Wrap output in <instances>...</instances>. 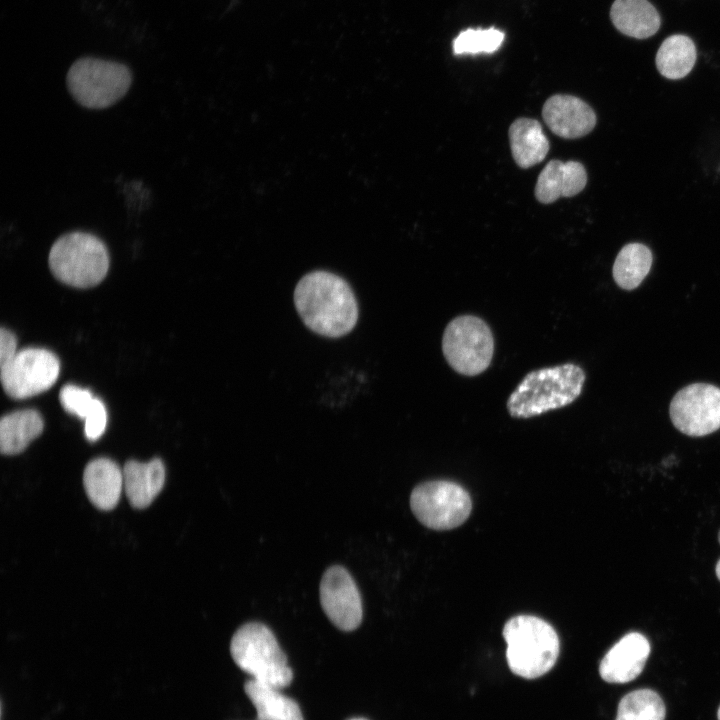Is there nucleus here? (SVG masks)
<instances>
[{"label": "nucleus", "instance_id": "28", "mask_svg": "<svg viewBox=\"0 0 720 720\" xmlns=\"http://www.w3.org/2000/svg\"><path fill=\"white\" fill-rule=\"evenodd\" d=\"M716 576L720 580V559L718 560L715 568Z\"/></svg>", "mask_w": 720, "mask_h": 720}, {"label": "nucleus", "instance_id": "26", "mask_svg": "<svg viewBox=\"0 0 720 720\" xmlns=\"http://www.w3.org/2000/svg\"><path fill=\"white\" fill-rule=\"evenodd\" d=\"M107 424V412L102 401L95 410L85 419V435L90 441H95L104 433Z\"/></svg>", "mask_w": 720, "mask_h": 720}, {"label": "nucleus", "instance_id": "2", "mask_svg": "<svg viewBox=\"0 0 720 720\" xmlns=\"http://www.w3.org/2000/svg\"><path fill=\"white\" fill-rule=\"evenodd\" d=\"M586 375L577 364L533 370L510 394L506 407L513 418H530L565 407L581 394Z\"/></svg>", "mask_w": 720, "mask_h": 720}, {"label": "nucleus", "instance_id": "25", "mask_svg": "<svg viewBox=\"0 0 720 720\" xmlns=\"http://www.w3.org/2000/svg\"><path fill=\"white\" fill-rule=\"evenodd\" d=\"M59 400L70 414L86 419L98 406L101 400L94 398L88 389L69 384L64 386L59 393Z\"/></svg>", "mask_w": 720, "mask_h": 720}, {"label": "nucleus", "instance_id": "20", "mask_svg": "<svg viewBox=\"0 0 720 720\" xmlns=\"http://www.w3.org/2000/svg\"><path fill=\"white\" fill-rule=\"evenodd\" d=\"M244 691L256 709L255 720H304L298 703L280 689L249 679Z\"/></svg>", "mask_w": 720, "mask_h": 720}, {"label": "nucleus", "instance_id": "18", "mask_svg": "<svg viewBox=\"0 0 720 720\" xmlns=\"http://www.w3.org/2000/svg\"><path fill=\"white\" fill-rule=\"evenodd\" d=\"M512 156L521 168L540 163L549 151V141L541 124L534 119L518 118L509 128Z\"/></svg>", "mask_w": 720, "mask_h": 720}, {"label": "nucleus", "instance_id": "31", "mask_svg": "<svg viewBox=\"0 0 720 720\" xmlns=\"http://www.w3.org/2000/svg\"><path fill=\"white\" fill-rule=\"evenodd\" d=\"M718 540H719V542H720V532H719V535H718Z\"/></svg>", "mask_w": 720, "mask_h": 720}, {"label": "nucleus", "instance_id": "9", "mask_svg": "<svg viewBox=\"0 0 720 720\" xmlns=\"http://www.w3.org/2000/svg\"><path fill=\"white\" fill-rule=\"evenodd\" d=\"M59 371L60 362L51 351L26 348L0 366V379L8 396L23 399L49 389L56 382Z\"/></svg>", "mask_w": 720, "mask_h": 720}, {"label": "nucleus", "instance_id": "6", "mask_svg": "<svg viewBox=\"0 0 720 720\" xmlns=\"http://www.w3.org/2000/svg\"><path fill=\"white\" fill-rule=\"evenodd\" d=\"M132 74L123 64L97 58L76 60L66 76L74 100L89 109H104L119 101L129 90Z\"/></svg>", "mask_w": 720, "mask_h": 720}, {"label": "nucleus", "instance_id": "4", "mask_svg": "<svg viewBox=\"0 0 720 720\" xmlns=\"http://www.w3.org/2000/svg\"><path fill=\"white\" fill-rule=\"evenodd\" d=\"M230 652L236 665L251 679L280 690L293 680L286 655L273 632L262 623L242 625L231 639Z\"/></svg>", "mask_w": 720, "mask_h": 720}, {"label": "nucleus", "instance_id": "27", "mask_svg": "<svg viewBox=\"0 0 720 720\" xmlns=\"http://www.w3.org/2000/svg\"><path fill=\"white\" fill-rule=\"evenodd\" d=\"M17 340L15 335L5 329H0V366L9 362L17 353Z\"/></svg>", "mask_w": 720, "mask_h": 720}, {"label": "nucleus", "instance_id": "8", "mask_svg": "<svg viewBox=\"0 0 720 720\" xmlns=\"http://www.w3.org/2000/svg\"><path fill=\"white\" fill-rule=\"evenodd\" d=\"M410 507L424 526L450 530L469 517L472 502L469 493L451 481H428L417 485L410 496Z\"/></svg>", "mask_w": 720, "mask_h": 720}, {"label": "nucleus", "instance_id": "22", "mask_svg": "<svg viewBox=\"0 0 720 720\" xmlns=\"http://www.w3.org/2000/svg\"><path fill=\"white\" fill-rule=\"evenodd\" d=\"M653 262L651 250L633 242L621 248L612 268L615 283L624 290L636 289L648 275Z\"/></svg>", "mask_w": 720, "mask_h": 720}, {"label": "nucleus", "instance_id": "1", "mask_svg": "<svg viewBox=\"0 0 720 720\" xmlns=\"http://www.w3.org/2000/svg\"><path fill=\"white\" fill-rule=\"evenodd\" d=\"M294 302L304 324L322 336H343L358 320L351 287L331 272L313 271L302 277L294 291Z\"/></svg>", "mask_w": 720, "mask_h": 720}, {"label": "nucleus", "instance_id": "30", "mask_svg": "<svg viewBox=\"0 0 720 720\" xmlns=\"http://www.w3.org/2000/svg\"><path fill=\"white\" fill-rule=\"evenodd\" d=\"M717 717H718V720H720V707H719L718 712H717Z\"/></svg>", "mask_w": 720, "mask_h": 720}, {"label": "nucleus", "instance_id": "3", "mask_svg": "<svg viewBox=\"0 0 720 720\" xmlns=\"http://www.w3.org/2000/svg\"><path fill=\"white\" fill-rule=\"evenodd\" d=\"M507 643L506 659L510 670L526 679L538 678L555 665L560 642L555 629L536 616L518 615L503 628Z\"/></svg>", "mask_w": 720, "mask_h": 720}, {"label": "nucleus", "instance_id": "23", "mask_svg": "<svg viewBox=\"0 0 720 720\" xmlns=\"http://www.w3.org/2000/svg\"><path fill=\"white\" fill-rule=\"evenodd\" d=\"M662 698L651 689H638L622 697L615 720H664Z\"/></svg>", "mask_w": 720, "mask_h": 720}, {"label": "nucleus", "instance_id": "11", "mask_svg": "<svg viewBox=\"0 0 720 720\" xmlns=\"http://www.w3.org/2000/svg\"><path fill=\"white\" fill-rule=\"evenodd\" d=\"M319 591L321 606L334 626L348 632L360 625L363 616L361 597L346 568L338 565L328 568L322 576Z\"/></svg>", "mask_w": 720, "mask_h": 720}, {"label": "nucleus", "instance_id": "12", "mask_svg": "<svg viewBox=\"0 0 720 720\" xmlns=\"http://www.w3.org/2000/svg\"><path fill=\"white\" fill-rule=\"evenodd\" d=\"M650 654L648 639L638 632L624 635L602 658L601 678L608 683L623 684L637 678Z\"/></svg>", "mask_w": 720, "mask_h": 720}, {"label": "nucleus", "instance_id": "15", "mask_svg": "<svg viewBox=\"0 0 720 720\" xmlns=\"http://www.w3.org/2000/svg\"><path fill=\"white\" fill-rule=\"evenodd\" d=\"M83 484L89 500L100 510L113 509L124 488L123 470L108 458L90 461L83 473Z\"/></svg>", "mask_w": 720, "mask_h": 720}, {"label": "nucleus", "instance_id": "14", "mask_svg": "<svg viewBox=\"0 0 720 720\" xmlns=\"http://www.w3.org/2000/svg\"><path fill=\"white\" fill-rule=\"evenodd\" d=\"M586 183L587 173L580 162L552 160L538 176L535 197L541 203H553L561 197L577 195Z\"/></svg>", "mask_w": 720, "mask_h": 720}, {"label": "nucleus", "instance_id": "13", "mask_svg": "<svg viewBox=\"0 0 720 720\" xmlns=\"http://www.w3.org/2000/svg\"><path fill=\"white\" fill-rule=\"evenodd\" d=\"M542 116L553 133L566 139L585 136L596 125L594 110L582 99L572 95L556 94L548 98Z\"/></svg>", "mask_w": 720, "mask_h": 720}, {"label": "nucleus", "instance_id": "19", "mask_svg": "<svg viewBox=\"0 0 720 720\" xmlns=\"http://www.w3.org/2000/svg\"><path fill=\"white\" fill-rule=\"evenodd\" d=\"M43 428L44 421L36 410H18L4 415L0 421L1 452L14 455L24 451Z\"/></svg>", "mask_w": 720, "mask_h": 720}, {"label": "nucleus", "instance_id": "10", "mask_svg": "<svg viewBox=\"0 0 720 720\" xmlns=\"http://www.w3.org/2000/svg\"><path fill=\"white\" fill-rule=\"evenodd\" d=\"M669 415L674 427L691 437H702L720 429V388L692 383L672 398Z\"/></svg>", "mask_w": 720, "mask_h": 720}, {"label": "nucleus", "instance_id": "7", "mask_svg": "<svg viewBox=\"0 0 720 720\" xmlns=\"http://www.w3.org/2000/svg\"><path fill=\"white\" fill-rule=\"evenodd\" d=\"M494 346L490 327L474 315L452 319L442 337V352L447 363L465 376L479 375L490 366Z\"/></svg>", "mask_w": 720, "mask_h": 720}, {"label": "nucleus", "instance_id": "5", "mask_svg": "<svg viewBox=\"0 0 720 720\" xmlns=\"http://www.w3.org/2000/svg\"><path fill=\"white\" fill-rule=\"evenodd\" d=\"M49 268L56 279L76 288L99 284L106 276L110 259L104 242L87 232H69L51 246Z\"/></svg>", "mask_w": 720, "mask_h": 720}, {"label": "nucleus", "instance_id": "29", "mask_svg": "<svg viewBox=\"0 0 720 720\" xmlns=\"http://www.w3.org/2000/svg\"><path fill=\"white\" fill-rule=\"evenodd\" d=\"M349 720H367V719L361 718V717H356V718H351V719H349Z\"/></svg>", "mask_w": 720, "mask_h": 720}, {"label": "nucleus", "instance_id": "16", "mask_svg": "<svg viewBox=\"0 0 720 720\" xmlns=\"http://www.w3.org/2000/svg\"><path fill=\"white\" fill-rule=\"evenodd\" d=\"M164 482L165 467L159 458L145 463L129 460L123 467L124 490L135 508L149 506L162 490Z\"/></svg>", "mask_w": 720, "mask_h": 720}, {"label": "nucleus", "instance_id": "24", "mask_svg": "<svg viewBox=\"0 0 720 720\" xmlns=\"http://www.w3.org/2000/svg\"><path fill=\"white\" fill-rule=\"evenodd\" d=\"M505 34L494 27L488 29H466L453 40V52L456 55L493 53L504 41Z\"/></svg>", "mask_w": 720, "mask_h": 720}, {"label": "nucleus", "instance_id": "21", "mask_svg": "<svg viewBox=\"0 0 720 720\" xmlns=\"http://www.w3.org/2000/svg\"><path fill=\"white\" fill-rule=\"evenodd\" d=\"M697 58L693 40L683 34H674L661 43L655 57L659 73L670 80L687 76L693 69Z\"/></svg>", "mask_w": 720, "mask_h": 720}, {"label": "nucleus", "instance_id": "17", "mask_svg": "<svg viewBox=\"0 0 720 720\" xmlns=\"http://www.w3.org/2000/svg\"><path fill=\"white\" fill-rule=\"evenodd\" d=\"M610 19L619 32L636 39L653 36L661 25L658 11L648 0H615Z\"/></svg>", "mask_w": 720, "mask_h": 720}]
</instances>
